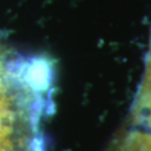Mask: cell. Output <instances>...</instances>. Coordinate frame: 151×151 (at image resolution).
I'll use <instances>...</instances> for the list:
<instances>
[{"mask_svg": "<svg viewBox=\"0 0 151 151\" xmlns=\"http://www.w3.org/2000/svg\"><path fill=\"white\" fill-rule=\"evenodd\" d=\"M137 112L138 115L147 120L151 124V42L150 50L147 60V68L145 80L141 86L138 103H137Z\"/></svg>", "mask_w": 151, "mask_h": 151, "instance_id": "obj_3", "label": "cell"}, {"mask_svg": "<svg viewBox=\"0 0 151 151\" xmlns=\"http://www.w3.org/2000/svg\"><path fill=\"white\" fill-rule=\"evenodd\" d=\"M110 151H151V133L130 132L120 139Z\"/></svg>", "mask_w": 151, "mask_h": 151, "instance_id": "obj_4", "label": "cell"}, {"mask_svg": "<svg viewBox=\"0 0 151 151\" xmlns=\"http://www.w3.org/2000/svg\"><path fill=\"white\" fill-rule=\"evenodd\" d=\"M14 68L17 76L35 94L43 96L52 86L54 67L52 60L45 56L14 57Z\"/></svg>", "mask_w": 151, "mask_h": 151, "instance_id": "obj_2", "label": "cell"}, {"mask_svg": "<svg viewBox=\"0 0 151 151\" xmlns=\"http://www.w3.org/2000/svg\"><path fill=\"white\" fill-rule=\"evenodd\" d=\"M44 104L17 76L12 58H1L0 151H44L37 133Z\"/></svg>", "mask_w": 151, "mask_h": 151, "instance_id": "obj_1", "label": "cell"}]
</instances>
